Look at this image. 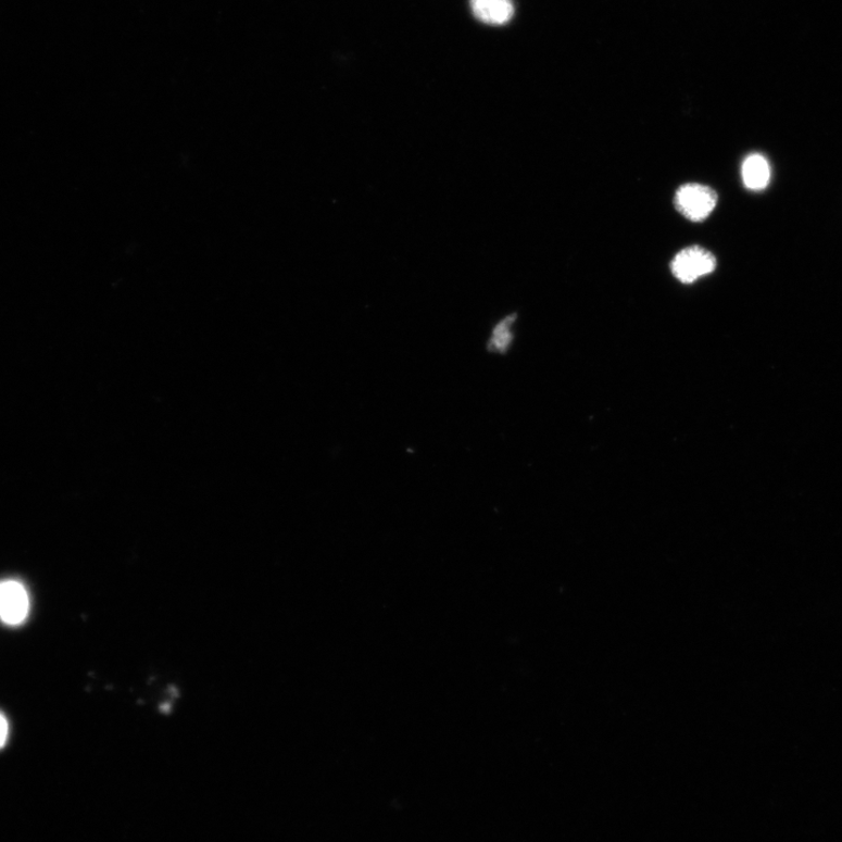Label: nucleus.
<instances>
[{"mask_svg": "<svg viewBox=\"0 0 842 842\" xmlns=\"http://www.w3.org/2000/svg\"><path fill=\"white\" fill-rule=\"evenodd\" d=\"M674 203L683 217L700 223L707 219L715 210L717 194L702 184H686L678 190Z\"/></svg>", "mask_w": 842, "mask_h": 842, "instance_id": "nucleus-1", "label": "nucleus"}, {"mask_svg": "<svg viewBox=\"0 0 842 842\" xmlns=\"http://www.w3.org/2000/svg\"><path fill=\"white\" fill-rule=\"evenodd\" d=\"M715 255L700 247H691L673 259L670 268L674 277L682 284H693L712 274L716 268Z\"/></svg>", "mask_w": 842, "mask_h": 842, "instance_id": "nucleus-2", "label": "nucleus"}, {"mask_svg": "<svg viewBox=\"0 0 842 842\" xmlns=\"http://www.w3.org/2000/svg\"><path fill=\"white\" fill-rule=\"evenodd\" d=\"M29 607V595L21 581H0V621L8 626H20L27 619Z\"/></svg>", "mask_w": 842, "mask_h": 842, "instance_id": "nucleus-3", "label": "nucleus"}, {"mask_svg": "<svg viewBox=\"0 0 842 842\" xmlns=\"http://www.w3.org/2000/svg\"><path fill=\"white\" fill-rule=\"evenodd\" d=\"M469 5L478 21L492 26L510 23L515 13L513 0H469Z\"/></svg>", "mask_w": 842, "mask_h": 842, "instance_id": "nucleus-4", "label": "nucleus"}, {"mask_svg": "<svg viewBox=\"0 0 842 842\" xmlns=\"http://www.w3.org/2000/svg\"><path fill=\"white\" fill-rule=\"evenodd\" d=\"M744 186L749 190L762 191L769 186L771 167L767 159L753 154L745 159L742 165Z\"/></svg>", "mask_w": 842, "mask_h": 842, "instance_id": "nucleus-5", "label": "nucleus"}, {"mask_svg": "<svg viewBox=\"0 0 842 842\" xmlns=\"http://www.w3.org/2000/svg\"><path fill=\"white\" fill-rule=\"evenodd\" d=\"M515 321L516 315H511L500 321L493 329L491 340L487 344L489 351L501 355L507 352L514 340L513 326Z\"/></svg>", "mask_w": 842, "mask_h": 842, "instance_id": "nucleus-6", "label": "nucleus"}, {"mask_svg": "<svg viewBox=\"0 0 842 842\" xmlns=\"http://www.w3.org/2000/svg\"><path fill=\"white\" fill-rule=\"evenodd\" d=\"M9 722L8 718L0 713V749H3L9 739Z\"/></svg>", "mask_w": 842, "mask_h": 842, "instance_id": "nucleus-7", "label": "nucleus"}]
</instances>
